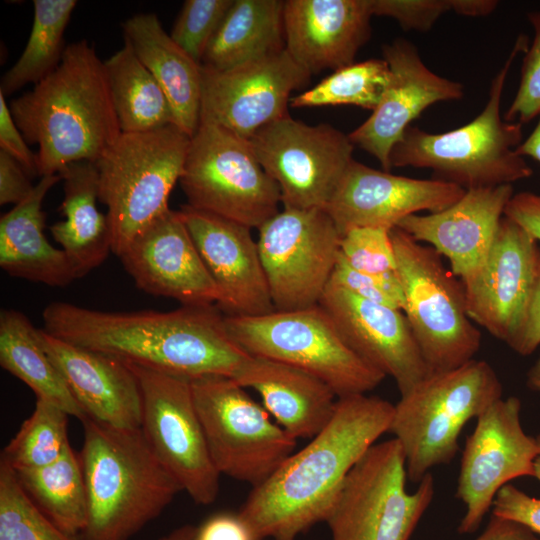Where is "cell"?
Returning a JSON list of instances; mask_svg holds the SVG:
<instances>
[{"label": "cell", "mask_w": 540, "mask_h": 540, "mask_svg": "<svg viewBox=\"0 0 540 540\" xmlns=\"http://www.w3.org/2000/svg\"><path fill=\"white\" fill-rule=\"evenodd\" d=\"M213 305L167 312H107L52 302L44 330L74 345L187 379L233 378L249 356L229 335Z\"/></svg>", "instance_id": "6da1fadb"}, {"label": "cell", "mask_w": 540, "mask_h": 540, "mask_svg": "<svg viewBox=\"0 0 540 540\" xmlns=\"http://www.w3.org/2000/svg\"><path fill=\"white\" fill-rule=\"evenodd\" d=\"M394 405L378 396L338 398L328 424L252 488L239 516L257 540H296L327 516L351 469L389 431Z\"/></svg>", "instance_id": "7a4b0ae2"}, {"label": "cell", "mask_w": 540, "mask_h": 540, "mask_svg": "<svg viewBox=\"0 0 540 540\" xmlns=\"http://www.w3.org/2000/svg\"><path fill=\"white\" fill-rule=\"evenodd\" d=\"M9 109L27 143L38 146L41 177L95 163L122 134L104 61L85 39L68 44L56 70Z\"/></svg>", "instance_id": "3957f363"}, {"label": "cell", "mask_w": 540, "mask_h": 540, "mask_svg": "<svg viewBox=\"0 0 540 540\" xmlns=\"http://www.w3.org/2000/svg\"><path fill=\"white\" fill-rule=\"evenodd\" d=\"M79 453L88 517L79 540H130L183 491L148 445L141 428L81 420Z\"/></svg>", "instance_id": "277c9868"}, {"label": "cell", "mask_w": 540, "mask_h": 540, "mask_svg": "<svg viewBox=\"0 0 540 540\" xmlns=\"http://www.w3.org/2000/svg\"><path fill=\"white\" fill-rule=\"evenodd\" d=\"M528 48L518 36L508 58L492 80L488 101L469 123L444 133L410 125L390 153L391 167L431 169L437 179L467 189L512 185L529 178L532 168L515 152L522 124L501 117L500 103L508 72L519 52Z\"/></svg>", "instance_id": "5b68a950"}, {"label": "cell", "mask_w": 540, "mask_h": 540, "mask_svg": "<svg viewBox=\"0 0 540 540\" xmlns=\"http://www.w3.org/2000/svg\"><path fill=\"white\" fill-rule=\"evenodd\" d=\"M502 392L492 366L473 359L430 374L401 395L388 432L403 450L408 480L419 483L432 468L450 463L464 426L500 399Z\"/></svg>", "instance_id": "8992f818"}, {"label": "cell", "mask_w": 540, "mask_h": 540, "mask_svg": "<svg viewBox=\"0 0 540 540\" xmlns=\"http://www.w3.org/2000/svg\"><path fill=\"white\" fill-rule=\"evenodd\" d=\"M190 139L175 124L122 133L95 162L99 201L107 207L112 253L118 257L169 209V196L182 176Z\"/></svg>", "instance_id": "52a82bcc"}, {"label": "cell", "mask_w": 540, "mask_h": 540, "mask_svg": "<svg viewBox=\"0 0 540 540\" xmlns=\"http://www.w3.org/2000/svg\"><path fill=\"white\" fill-rule=\"evenodd\" d=\"M224 320L246 353L302 369L327 383L338 398L366 394L386 377L350 348L319 304L257 316L225 315Z\"/></svg>", "instance_id": "ba28073f"}, {"label": "cell", "mask_w": 540, "mask_h": 540, "mask_svg": "<svg viewBox=\"0 0 540 540\" xmlns=\"http://www.w3.org/2000/svg\"><path fill=\"white\" fill-rule=\"evenodd\" d=\"M403 313L429 375L458 368L474 359L481 333L470 319L461 281L432 247L391 229Z\"/></svg>", "instance_id": "9c48e42d"}, {"label": "cell", "mask_w": 540, "mask_h": 540, "mask_svg": "<svg viewBox=\"0 0 540 540\" xmlns=\"http://www.w3.org/2000/svg\"><path fill=\"white\" fill-rule=\"evenodd\" d=\"M407 480L399 442L372 445L347 475L327 516L332 540H409L435 485L429 472L410 493Z\"/></svg>", "instance_id": "30bf717a"}, {"label": "cell", "mask_w": 540, "mask_h": 540, "mask_svg": "<svg viewBox=\"0 0 540 540\" xmlns=\"http://www.w3.org/2000/svg\"><path fill=\"white\" fill-rule=\"evenodd\" d=\"M188 205L251 229L280 209L276 182L259 163L249 139L200 123L190 139L180 178Z\"/></svg>", "instance_id": "8fae6325"}, {"label": "cell", "mask_w": 540, "mask_h": 540, "mask_svg": "<svg viewBox=\"0 0 540 540\" xmlns=\"http://www.w3.org/2000/svg\"><path fill=\"white\" fill-rule=\"evenodd\" d=\"M190 381L209 453L220 475L254 488L295 451L296 439L233 378L208 375Z\"/></svg>", "instance_id": "7c38bea8"}, {"label": "cell", "mask_w": 540, "mask_h": 540, "mask_svg": "<svg viewBox=\"0 0 540 540\" xmlns=\"http://www.w3.org/2000/svg\"><path fill=\"white\" fill-rule=\"evenodd\" d=\"M325 209L283 208L258 229L257 244L275 310L318 305L340 254Z\"/></svg>", "instance_id": "4fadbf2b"}, {"label": "cell", "mask_w": 540, "mask_h": 540, "mask_svg": "<svg viewBox=\"0 0 540 540\" xmlns=\"http://www.w3.org/2000/svg\"><path fill=\"white\" fill-rule=\"evenodd\" d=\"M128 364L141 389V430L148 445L196 504H212L220 473L209 453L190 379Z\"/></svg>", "instance_id": "5bb4252c"}, {"label": "cell", "mask_w": 540, "mask_h": 540, "mask_svg": "<svg viewBox=\"0 0 540 540\" xmlns=\"http://www.w3.org/2000/svg\"><path fill=\"white\" fill-rule=\"evenodd\" d=\"M276 182L283 208L325 209L350 162L354 145L330 124L309 125L289 114L249 139Z\"/></svg>", "instance_id": "9a60e30c"}, {"label": "cell", "mask_w": 540, "mask_h": 540, "mask_svg": "<svg viewBox=\"0 0 540 540\" xmlns=\"http://www.w3.org/2000/svg\"><path fill=\"white\" fill-rule=\"evenodd\" d=\"M520 412L519 398L501 397L476 419L467 437L456 490V497L466 506L458 526L461 534L478 529L504 485L534 475L539 449L536 438L524 432Z\"/></svg>", "instance_id": "2e32d148"}, {"label": "cell", "mask_w": 540, "mask_h": 540, "mask_svg": "<svg viewBox=\"0 0 540 540\" xmlns=\"http://www.w3.org/2000/svg\"><path fill=\"white\" fill-rule=\"evenodd\" d=\"M310 77L285 48L225 71L202 67L200 123L250 139L288 114L291 93Z\"/></svg>", "instance_id": "e0dca14e"}, {"label": "cell", "mask_w": 540, "mask_h": 540, "mask_svg": "<svg viewBox=\"0 0 540 540\" xmlns=\"http://www.w3.org/2000/svg\"><path fill=\"white\" fill-rule=\"evenodd\" d=\"M539 264V242L503 216L485 263L461 282L473 323L508 345L523 323Z\"/></svg>", "instance_id": "ac0fdd59"}, {"label": "cell", "mask_w": 540, "mask_h": 540, "mask_svg": "<svg viewBox=\"0 0 540 540\" xmlns=\"http://www.w3.org/2000/svg\"><path fill=\"white\" fill-rule=\"evenodd\" d=\"M465 191L448 181L398 176L353 159L325 210L342 236L352 228L392 229L410 215L442 211Z\"/></svg>", "instance_id": "d6986e66"}, {"label": "cell", "mask_w": 540, "mask_h": 540, "mask_svg": "<svg viewBox=\"0 0 540 540\" xmlns=\"http://www.w3.org/2000/svg\"><path fill=\"white\" fill-rule=\"evenodd\" d=\"M136 286L184 306H208L220 293L179 212L170 208L145 227L119 257Z\"/></svg>", "instance_id": "ffe728a7"}, {"label": "cell", "mask_w": 540, "mask_h": 540, "mask_svg": "<svg viewBox=\"0 0 540 540\" xmlns=\"http://www.w3.org/2000/svg\"><path fill=\"white\" fill-rule=\"evenodd\" d=\"M382 52L390 82L370 117L348 137L390 172V153L412 121L436 102L461 99L464 86L431 71L416 46L405 39L383 45Z\"/></svg>", "instance_id": "44dd1931"}, {"label": "cell", "mask_w": 540, "mask_h": 540, "mask_svg": "<svg viewBox=\"0 0 540 540\" xmlns=\"http://www.w3.org/2000/svg\"><path fill=\"white\" fill-rule=\"evenodd\" d=\"M319 305L363 361L394 379L400 396L429 375L403 311L361 299L332 284Z\"/></svg>", "instance_id": "7402d4cb"}, {"label": "cell", "mask_w": 540, "mask_h": 540, "mask_svg": "<svg viewBox=\"0 0 540 540\" xmlns=\"http://www.w3.org/2000/svg\"><path fill=\"white\" fill-rule=\"evenodd\" d=\"M179 212L218 287V308L237 316L274 311L251 228L188 204Z\"/></svg>", "instance_id": "603a6c76"}, {"label": "cell", "mask_w": 540, "mask_h": 540, "mask_svg": "<svg viewBox=\"0 0 540 540\" xmlns=\"http://www.w3.org/2000/svg\"><path fill=\"white\" fill-rule=\"evenodd\" d=\"M513 195L512 185L467 189L448 208L410 215L396 227L445 257L452 273L465 283L485 263Z\"/></svg>", "instance_id": "cb8c5ba5"}, {"label": "cell", "mask_w": 540, "mask_h": 540, "mask_svg": "<svg viewBox=\"0 0 540 540\" xmlns=\"http://www.w3.org/2000/svg\"><path fill=\"white\" fill-rule=\"evenodd\" d=\"M40 343L86 417L121 429L142 424V394L130 365L38 329Z\"/></svg>", "instance_id": "d4e9b609"}, {"label": "cell", "mask_w": 540, "mask_h": 540, "mask_svg": "<svg viewBox=\"0 0 540 540\" xmlns=\"http://www.w3.org/2000/svg\"><path fill=\"white\" fill-rule=\"evenodd\" d=\"M370 0H286L285 49L311 75L354 63L370 38Z\"/></svg>", "instance_id": "484cf974"}, {"label": "cell", "mask_w": 540, "mask_h": 540, "mask_svg": "<svg viewBox=\"0 0 540 540\" xmlns=\"http://www.w3.org/2000/svg\"><path fill=\"white\" fill-rule=\"evenodd\" d=\"M233 379L255 390L273 420L296 440L316 436L332 418L338 400L320 378L263 357L249 355Z\"/></svg>", "instance_id": "4316f807"}, {"label": "cell", "mask_w": 540, "mask_h": 540, "mask_svg": "<svg viewBox=\"0 0 540 540\" xmlns=\"http://www.w3.org/2000/svg\"><path fill=\"white\" fill-rule=\"evenodd\" d=\"M61 180L60 175L41 177L30 195L0 219V266L8 275L51 287H66L76 280L62 249L46 238L43 201Z\"/></svg>", "instance_id": "83f0119b"}, {"label": "cell", "mask_w": 540, "mask_h": 540, "mask_svg": "<svg viewBox=\"0 0 540 540\" xmlns=\"http://www.w3.org/2000/svg\"><path fill=\"white\" fill-rule=\"evenodd\" d=\"M124 42L166 94L176 125L192 137L200 124L202 65L168 34L154 13H138L122 24Z\"/></svg>", "instance_id": "f1b7e54d"}, {"label": "cell", "mask_w": 540, "mask_h": 540, "mask_svg": "<svg viewBox=\"0 0 540 540\" xmlns=\"http://www.w3.org/2000/svg\"><path fill=\"white\" fill-rule=\"evenodd\" d=\"M58 175L64 183L60 211L65 219L54 223L50 232L78 279L100 266L112 252L111 234L106 214L96 205L99 200L96 164L74 162Z\"/></svg>", "instance_id": "f546056e"}, {"label": "cell", "mask_w": 540, "mask_h": 540, "mask_svg": "<svg viewBox=\"0 0 540 540\" xmlns=\"http://www.w3.org/2000/svg\"><path fill=\"white\" fill-rule=\"evenodd\" d=\"M284 1L233 0L213 35L202 67L225 71L285 48Z\"/></svg>", "instance_id": "4dcf8cb0"}, {"label": "cell", "mask_w": 540, "mask_h": 540, "mask_svg": "<svg viewBox=\"0 0 540 540\" xmlns=\"http://www.w3.org/2000/svg\"><path fill=\"white\" fill-rule=\"evenodd\" d=\"M0 365L29 386L36 398L58 405L80 421L86 417L42 347L38 329L26 315L14 309L0 312Z\"/></svg>", "instance_id": "1f68e13d"}, {"label": "cell", "mask_w": 540, "mask_h": 540, "mask_svg": "<svg viewBox=\"0 0 540 540\" xmlns=\"http://www.w3.org/2000/svg\"><path fill=\"white\" fill-rule=\"evenodd\" d=\"M104 64L122 133L176 125L166 94L128 43Z\"/></svg>", "instance_id": "d6a6232c"}, {"label": "cell", "mask_w": 540, "mask_h": 540, "mask_svg": "<svg viewBox=\"0 0 540 540\" xmlns=\"http://www.w3.org/2000/svg\"><path fill=\"white\" fill-rule=\"evenodd\" d=\"M36 506L62 531L79 537L88 517V500L79 454L71 446L55 462L15 470Z\"/></svg>", "instance_id": "836d02e7"}, {"label": "cell", "mask_w": 540, "mask_h": 540, "mask_svg": "<svg viewBox=\"0 0 540 540\" xmlns=\"http://www.w3.org/2000/svg\"><path fill=\"white\" fill-rule=\"evenodd\" d=\"M77 1L34 0L33 23L26 46L0 81L6 97L27 84H37L59 66L66 46L64 33Z\"/></svg>", "instance_id": "e575fe53"}, {"label": "cell", "mask_w": 540, "mask_h": 540, "mask_svg": "<svg viewBox=\"0 0 540 540\" xmlns=\"http://www.w3.org/2000/svg\"><path fill=\"white\" fill-rule=\"evenodd\" d=\"M387 62L372 58L335 70L317 85L290 99L293 108L354 105L374 111L390 82Z\"/></svg>", "instance_id": "d590c367"}, {"label": "cell", "mask_w": 540, "mask_h": 540, "mask_svg": "<svg viewBox=\"0 0 540 540\" xmlns=\"http://www.w3.org/2000/svg\"><path fill=\"white\" fill-rule=\"evenodd\" d=\"M69 416L58 405L36 398L34 411L3 449L1 460L14 470L39 468L55 462L70 447Z\"/></svg>", "instance_id": "8d00e7d4"}, {"label": "cell", "mask_w": 540, "mask_h": 540, "mask_svg": "<svg viewBox=\"0 0 540 540\" xmlns=\"http://www.w3.org/2000/svg\"><path fill=\"white\" fill-rule=\"evenodd\" d=\"M0 540H79L58 528L30 499L16 471L0 460Z\"/></svg>", "instance_id": "74e56055"}, {"label": "cell", "mask_w": 540, "mask_h": 540, "mask_svg": "<svg viewBox=\"0 0 540 540\" xmlns=\"http://www.w3.org/2000/svg\"><path fill=\"white\" fill-rule=\"evenodd\" d=\"M233 0H186L171 29V38L195 61L203 55Z\"/></svg>", "instance_id": "f35d334b"}, {"label": "cell", "mask_w": 540, "mask_h": 540, "mask_svg": "<svg viewBox=\"0 0 540 540\" xmlns=\"http://www.w3.org/2000/svg\"><path fill=\"white\" fill-rule=\"evenodd\" d=\"M340 255L351 268L363 273L397 272L391 229L357 227L348 230L340 239Z\"/></svg>", "instance_id": "ab89813d"}, {"label": "cell", "mask_w": 540, "mask_h": 540, "mask_svg": "<svg viewBox=\"0 0 540 540\" xmlns=\"http://www.w3.org/2000/svg\"><path fill=\"white\" fill-rule=\"evenodd\" d=\"M329 284L384 306L403 310L404 296L396 273L371 275L351 268L339 254Z\"/></svg>", "instance_id": "60d3db41"}, {"label": "cell", "mask_w": 540, "mask_h": 540, "mask_svg": "<svg viewBox=\"0 0 540 540\" xmlns=\"http://www.w3.org/2000/svg\"><path fill=\"white\" fill-rule=\"evenodd\" d=\"M527 17L534 38L524 52L519 86L504 117L506 121L522 125L540 113V11L530 12Z\"/></svg>", "instance_id": "b9f144b4"}, {"label": "cell", "mask_w": 540, "mask_h": 540, "mask_svg": "<svg viewBox=\"0 0 540 540\" xmlns=\"http://www.w3.org/2000/svg\"><path fill=\"white\" fill-rule=\"evenodd\" d=\"M373 16L396 20L404 30L427 31L446 12L453 0H370Z\"/></svg>", "instance_id": "7bdbcfd3"}, {"label": "cell", "mask_w": 540, "mask_h": 540, "mask_svg": "<svg viewBox=\"0 0 540 540\" xmlns=\"http://www.w3.org/2000/svg\"><path fill=\"white\" fill-rule=\"evenodd\" d=\"M492 515L521 524L540 535V499L534 498L512 484L504 485L492 504Z\"/></svg>", "instance_id": "ee69618b"}, {"label": "cell", "mask_w": 540, "mask_h": 540, "mask_svg": "<svg viewBox=\"0 0 540 540\" xmlns=\"http://www.w3.org/2000/svg\"><path fill=\"white\" fill-rule=\"evenodd\" d=\"M0 150L18 161L28 175H37L36 154L16 125L5 96L0 92Z\"/></svg>", "instance_id": "f6af8a7d"}, {"label": "cell", "mask_w": 540, "mask_h": 540, "mask_svg": "<svg viewBox=\"0 0 540 540\" xmlns=\"http://www.w3.org/2000/svg\"><path fill=\"white\" fill-rule=\"evenodd\" d=\"M29 177L18 161L0 150V205L25 200L34 189Z\"/></svg>", "instance_id": "bcb514c9"}, {"label": "cell", "mask_w": 540, "mask_h": 540, "mask_svg": "<svg viewBox=\"0 0 540 540\" xmlns=\"http://www.w3.org/2000/svg\"><path fill=\"white\" fill-rule=\"evenodd\" d=\"M193 540H257L239 514L220 512L196 528Z\"/></svg>", "instance_id": "7dc6e473"}, {"label": "cell", "mask_w": 540, "mask_h": 540, "mask_svg": "<svg viewBox=\"0 0 540 540\" xmlns=\"http://www.w3.org/2000/svg\"><path fill=\"white\" fill-rule=\"evenodd\" d=\"M508 346L522 356L532 354L540 346V264L523 323Z\"/></svg>", "instance_id": "c3c4849f"}, {"label": "cell", "mask_w": 540, "mask_h": 540, "mask_svg": "<svg viewBox=\"0 0 540 540\" xmlns=\"http://www.w3.org/2000/svg\"><path fill=\"white\" fill-rule=\"evenodd\" d=\"M504 216L540 243V194L528 191L514 194L506 206Z\"/></svg>", "instance_id": "681fc988"}, {"label": "cell", "mask_w": 540, "mask_h": 540, "mask_svg": "<svg viewBox=\"0 0 540 540\" xmlns=\"http://www.w3.org/2000/svg\"><path fill=\"white\" fill-rule=\"evenodd\" d=\"M475 540H540V537L521 524L492 515Z\"/></svg>", "instance_id": "f907efd6"}, {"label": "cell", "mask_w": 540, "mask_h": 540, "mask_svg": "<svg viewBox=\"0 0 540 540\" xmlns=\"http://www.w3.org/2000/svg\"><path fill=\"white\" fill-rule=\"evenodd\" d=\"M498 2L494 0H453V12L463 16L481 17L492 13Z\"/></svg>", "instance_id": "816d5d0a"}, {"label": "cell", "mask_w": 540, "mask_h": 540, "mask_svg": "<svg viewBox=\"0 0 540 540\" xmlns=\"http://www.w3.org/2000/svg\"><path fill=\"white\" fill-rule=\"evenodd\" d=\"M538 117L536 127L529 137L515 148V152L521 157H530L540 163V113Z\"/></svg>", "instance_id": "f5cc1de1"}, {"label": "cell", "mask_w": 540, "mask_h": 540, "mask_svg": "<svg viewBox=\"0 0 540 540\" xmlns=\"http://www.w3.org/2000/svg\"><path fill=\"white\" fill-rule=\"evenodd\" d=\"M196 527L192 525H183L174 529L169 534L161 537L159 540H193Z\"/></svg>", "instance_id": "db71d44e"}, {"label": "cell", "mask_w": 540, "mask_h": 540, "mask_svg": "<svg viewBox=\"0 0 540 540\" xmlns=\"http://www.w3.org/2000/svg\"><path fill=\"white\" fill-rule=\"evenodd\" d=\"M526 385L529 389L540 394V357L527 372Z\"/></svg>", "instance_id": "11a10c76"}, {"label": "cell", "mask_w": 540, "mask_h": 540, "mask_svg": "<svg viewBox=\"0 0 540 540\" xmlns=\"http://www.w3.org/2000/svg\"><path fill=\"white\" fill-rule=\"evenodd\" d=\"M536 438V441H537V445H538V455L537 457L535 458V461H534V475L533 477H535L539 482H540V433L535 437Z\"/></svg>", "instance_id": "9f6ffc18"}]
</instances>
